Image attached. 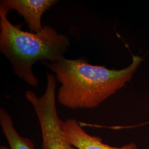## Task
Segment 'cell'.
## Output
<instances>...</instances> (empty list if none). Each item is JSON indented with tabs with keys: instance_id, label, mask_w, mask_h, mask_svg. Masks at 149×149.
I'll use <instances>...</instances> for the list:
<instances>
[{
	"instance_id": "cell-5",
	"label": "cell",
	"mask_w": 149,
	"mask_h": 149,
	"mask_svg": "<svg viewBox=\"0 0 149 149\" xmlns=\"http://www.w3.org/2000/svg\"><path fill=\"white\" fill-rule=\"evenodd\" d=\"M64 135L70 142L78 149H138L135 143L114 147L102 142L101 138L86 133L79 122L74 119L64 122Z\"/></svg>"
},
{
	"instance_id": "cell-6",
	"label": "cell",
	"mask_w": 149,
	"mask_h": 149,
	"mask_svg": "<svg viewBox=\"0 0 149 149\" xmlns=\"http://www.w3.org/2000/svg\"><path fill=\"white\" fill-rule=\"evenodd\" d=\"M0 124L9 149H34V145L30 139L22 137L17 132L10 114L3 108L0 109Z\"/></svg>"
},
{
	"instance_id": "cell-7",
	"label": "cell",
	"mask_w": 149,
	"mask_h": 149,
	"mask_svg": "<svg viewBox=\"0 0 149 149\" xmlns=\"http://www.w3.org/2000/svg\"><path fill=\"white\" fill-rule=\"evenodd\" d=\"M0 149H10L8 148H7L5 146H1L0 147Z\"/></svg>"
},
{
	"instance_id": "cell-1",
	"label": "cell",
	"mask_w": 149,
	"mask_h": 149,
	"mask_svg": "<svg viewBox=\"0 0 149 149\" xmlns=\"http://www.w3.org/2000/svg\"><path fill=\"white\" fill-rule=\"evenodd\" d=\"M143 60L142 58L133 55L132 63L122 70L93 65L84 57L65 58L59 61L43 63L55 74L61 84L58 92L59 103L75 109L100 105L132 79Z\"/></svg>"
},
{
	"instance_id": "cell-2",
	"label": "cell",
	"mask_w": 149,
	"mask_h": 149,
	"mask_svg": "<svg viewBox=\"0 0 149 149\" xmlns=\"http://www.w3.org/2000/svg\"><path fill=\"white\" fill-rule=\"evenodd\" d=\"M8 13L0 6V52L19 79L37 87L39 81L33 66L39 61L54 63L64 59L69 38L48 26L38 33L24 31L21 24L14 25L8 20Z\"/></svg>"
},
{
	"instance_id": "cell-3",
	"label": "cell",
	"mask_w": 149,
	"mask_h": 149,
	"mask_svg": "<svg viewBox=\"0 0 149 149\" xmlns=\"http://www.w3.org/2000/svg\"><path fill=\"white\" fill-rule=\"evenodd\" d=\"M47 76V87L43 96L38 97L31 90L25 93V97L33 107L40 124L42 149H78L64 135V121L59 118L56 105V77L53 74Z\"/></svg>"
},
{
	"instance_id": "cell-4",
	"label": "cell",
	"mask_w": 149,
	"mask_h": 149,
	"mask_svg": "<svg viewBox=\"0 0 149 149\" xmlns=\"http://www.w3.org/2000/svg\"><path fill=\"white\" fill-rule=\"evenodd\" d=\"M56 0H1L0 6L8 13L15 10L26 22L30 32H40L43 26L42 17L44 13L55 5Z\"/></svg>"
}]
</instances>
